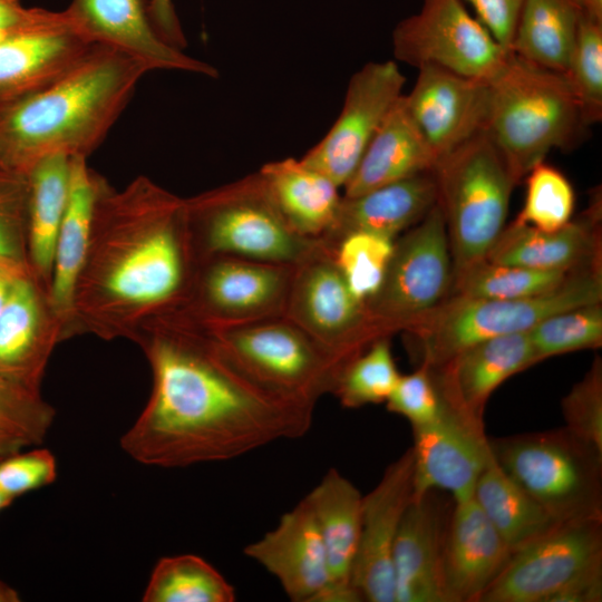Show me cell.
<instances>
[{
    "instance_id": "1",
    "label": "cell",
    "mask_w": 602,
    "mask_h": 602,
    "mask_svg": "<svg viewBox=\"0 0 602 602\" xmlns=\"http://www.w3.org/2000/svg\"><path fill=\"white\" fill-rule=\"evenodd\" d=\"M132 340L153 373L146 406L120 437L137 463L178 468L224 462L311 428L315 406L260 385L207 326L181 310L149 318Z\"/></svg>"
},
{
    "instance_id": "2",
    "label": "cell",
    "mask_w": 602,
    "mask_h": 602,
    "mask_svg": "<svg viewBox=\"0 0 602 602\" xmlns=\"http://www.w3.org/2000/svg\"><path fill=\"white\" fill-rule=\"evenodd\" d=\"M196 266L185 198L146 176L123 190L104 178L75 291L74 336L132 340L184 300Z\"/></svg>"
},
{
    "instance_id": "3",
    "label": "cell",
    "mask_w": 602,
    "mask_h": 602,
    "mask_svg": "<svg viewBox=\"0 0 602 602\" xmlns=\"http://www.w3.org/2000/svg\"><path fill=\"white\" fill-rule=\"evenodd\" d=\"M146 72L136 59L96 45L50 86L0 108V166L28 176L51 155L88 158Z\"/></svg>"
},
{
    "instance_id": "4",
    "label": "cell",
    "mask_w": 602,
    "mask_h": 602,
    "mask_svg": "<svg viewBox=\"0 0 602 602\" xmlns=\"http://www.w3.org/2000/svg\"><path fill=\"white\" fill-rule=\"evenodd\" d=\"M589 128L562 72L511 52L488 80L485 130L520 181L552 149L580 145Z\"/></svg>"
},
{
    "instance_id": "5",
    "label": "cell",
    "mask_w": 602,
    "mask_h": 602,
    "mask_svg": "<svg viewBox=\"0 0 602 602\" xmlns=\"http://www.w3.org/2000/svg\"><path fill=\"white\" fill-rule=\"evenodd\" d=\"M431 173L454 276L487 258L506 226L511 195L521 181L485 129L440 156Z\"/></svg>"
},
{
    "instance_id": "6",
    "label": "cell",
    "mask_w": 602,
    "mask_h": 602,
    "mask_svg": "<svg viewBox=\"0 0 602 602\" xmlns=\"http://www.w3.org/2000/svg\"><path fill=\"white\" fill-rule=\"evenodd\" d=\"M601 265L573 271L557 287L527 298L476 299L450 294L406 331L419 365L436 368L479 341L527 332L553 313L601 302Z\"/></svg>"
},
{
    "instance_id": "7",
    "label": "cell",
    "mask_w": 602,
    "mask_h": 602,
    "mask_svg": "<svg viewBox=\"0 0 602 602\" xmlns=\"http://www.w3.org/2000/svg\"><path fill=\"white\" fill-rule=\"evenodd\" d=\"M197 263L213 256L295 264L317 240L284 220L260 172L185 198Z\"/></svg>"
},
{
    "instance_id": "8",
    "label": "cell",
    "mask_w": 602,
    "mask_h": 602,
    "mask_svg": "<svg viewBox=\"0 0 602 602\" xmlns=\"http://www.w3.org/2000/svg\"><path fill=\"white\" fill-rule=\"evenodd\" d=\"M488 441L504 472L557 522L602 520V454L566 428Z\"/></svg>"
},
{
    "instance_id": "9",
    "label": "cell",
    "mask_w": 602,
    "mask_h": 602,
    "mask_svg": "<svg viewBox=\"0 0 602 602\" xmlns=\"http://www.w3.org/2000/svg\"><path fill=\"white\" fill-rule=\"evenodd\" d=\"M207 327L255 381L290 400L315 406L322 396L333 392L344 369L284 315Z\"/></svg>"
},
{
    "instance_id": "10",
    "label": "cell",
    "mask_w": 602,
    "mask_h": 602,
    "mask_svg": "<svg viewBox=\"0 0 602 602\" xmlns=\"http://www.w3.org/2000/svg\"><path fill=\"white\" fill-rule=\"evenodd\" d=\"M452 284L450 245L441 208L436 203L395 240L385 280L366 301L378 337L409 330L449 297Z\"/></svg>"
},
{
    "instance_id": "11",
    "label": "cell",
    "mask_w": 602,
    "mask_h": 602,
    "mask_svg": "<svg viewBox=\"0 0 602 602\" xmlns=\"http://www.w3.org/2000/svg\"><path fill=\"white\" fill-rule=\"evenodd\" d=\"M284 317L344 368L379 339L366 302L351 292L336 262L334 251L319 240L293 264Z\"/></svg>"
},
{
    "instance_id": "12",
    "label": "cell",
    "mask_w": 602,
    "mask_h": 602,
    "mask_svg": "<svg viewBox=\"0 0 602 602\" xmlns=\"http://www.w3.org/2000/svg\"><path fill=\"white\" fill-rule=\"evenodd\" d=\"M391 39L396 60L417 69L436 66L486 81L511 54L469 14L463 0H424L417 13L395 27Z\"/></svg>"
},
{
    "instance_id": "13",
    "label": "cell",
    "mask_w": 602,
    "mask_h": 602,
    "mask_svg": "<svg viewBox=\"0 0 602 602\" xmlns=\"http://www.w3.org/2000/svg\"><path fill=\"white\" fill-rule=\"evenodd\" d=\"M292 274L293 264L208 258L197 263L184 300L173 309L210 327L282 317Z\"/></svg>"
},
{
    "instance_id": "14",
    "label": "cell",
    "mask_w": 602,
    "mask_h": 602,
    "mask_svg": "<svg viewBox=\"0 0 602 602\" xmlns=\"http://www.w3.org/2000/svg\"><path fill=\"white\" fill-rule=\"evenodd\" d=\"M602 520L559 523L513 552L479 602H548L567 583L602 564Z\"/></svg>"
},
{
    "instance_id": "15",
    "label": "cell",
    "mask_w": 602,
    "mask_h": 602,
    "mask_svg": "<svg viewBox=\"0 0 602 602\" xmlns=\"http://www.w3.org/2000/svg\"><path fill=\"white\" fill-rule=\"evenodd\" d=\"M406 77L396 60L371 61L350 78L343 105L322 139L301 159L343 187L369 142L404 95Z\"/></svg>"
},
{
    "instance_id": "16",
    "label": "cell",
    "mask_w": 602,
    "mask_h": 602,
    "mask_svg": "<svg viewBox=\"0 0 602 602\" xmlns=\"http://www.w3.org/2000/svg\"><path fill=\"white\" fill-rule=\"evenodd\" d=\"M95 46L72 27L65 10L36 8L0 40V108L50 86Z\"/></svg>"
},
{
    "instance_id": "17",
    "label": "cell",
    "mask_w": 602,
    "mask_h": 602,
    "mask_svg": "<svg viewBox=\"0 0 602 602\" xmlns=\"http://www.w3.org/2000/svg\"><path fill=\"white\" fill-rule=\"evenodd\" d=\"M412 496L441 489L450 493L454 502L472 498L491 454L483 423L444 399L440 414L428 424L412 427Z\"/></svg>"
},
{
    "instance_id": "18",
    "label": "cell",
    "mask_w": 602,
    "mask_h": 602,
    "mask_svg": "<svg viewBox=\"0 0 602 602\" xmlns=\"http://www.w3.org/2000/svg\"><path fill=\"white\" fill-rule=\"evenodd\" d=\"M414 454L409 448L362 497L361 527L351 584L362 601L396 602L392 551L402 515L412 497Z\"/></svg>"
},
{
    "instance_id": "19",
    "label": "cell",
    "mask_w": 602,
    "mask_h": 602,
    "mask_svg": "<svg viewBox=\"0 0 602 602\" xmlns=\"http://www.w3.org/2000/svg\"><path fill=\"white\" fill-rule=\"evenodd\" d=\"M65 12L81 36L136 59L148 71L219 75L212 65L161 38L149 16V0H71Z\"/></svg>"
},
{
    "instance_id": "20",
    "label": "cell",
    "mask_w": 602,
    "mask_h": 602,
    "mask_svg": "<svg viewBox=\"0 0 602 602\" xmlns=\"http://www.w3.org/2000/svg\"><path fill=\"white\" fill-rule=\"evenodd\" d=\"M408 111L437 159L485 129L488 81L423 66L409 94Z\"/></svg>"
},
{
    "instance_id": "21",
    "label": "cell",
    "mask_w": 602,
    "mask_h": 602,
    "mask_svg": "<svg viewBox=\"0 0 602 602\" xmlns=\"http://www.w3.org/2000/svg\"><path fill=\"white\" fill-rule=\"evenodd\" d=\"M61 340L48 291L29 270L16 281L0 314V376L40 392L51 352Z\"/></svg>"
},
{
    "instance_id": "22",
    "label": "cell",
    "mask_w": 602,
    "mask_h": 602,
    "mask_svg": "<svg viewBox=\"0 0 602 602\" xmlns=\"http://www.w3.org/2000/svg\"><path fill=\"white\" fill-rule=\"evenodd\" d=\"M243 553L275 576L291 601L321 602L330 584L324 545L304 498Z\"/></svg>"
},
{
    "instance_id": "23",
    "label": "cell",
    "mask_w": 602,
    "mask_h": 602,
    "mask_svg": "<svg viewBox=\"0 0 602 602\" xmlns=\"http://www.w3.org/2000/svg\"><path fill=\"white\" fill-rule=\"evenodd\" d=\"M454 503L441 551L446 602H479L512 551L473 497Z\"/></svg>"
},
{
    "instance_id": "24",
    "label": "cell",
    "mask_w": 602,
    "mask_h": 602,
    "mask_svg": "<svg viewBox=\"0 0 602 602\" xmlns=\"http://www.w3.org/2000/svg\"><path fill=\"white\" fill-rule=\"evenodd\" d=\"M534 365L527 331L479 341L430 369L447 404L483 423L491 395L505 380Z\"/></svg>"
},
{
    "instance_id": "25",
    "label": "cell",
    "mask_w": 602,
    "mask_h": 602,
    "mask_svg": "<svg viewBox=\"0 0 602 602\" xmlns=\"http://www.w3.org/2000/svg\"><path fill=\"white\" fill-rule=\"evenodd\" d=\"M601 198L554 231L512 222L485 260L538 270L572 272L601 264Z\"/></svg>"
},
{
    "instance_id": "26",
    "label": "cell",
    "mask_w": 602,
    "mask_h": 602,
    "mask_svg": "<svg viewBox=\"0 0 602 602\" xmlns=\"http://www.w3.org/2000/svg\"><path fill=\"white\" fill-rule=\"evenodd\" d=\"M445 526L435 491L411 497L392 551L396 602H446L441 577Z\"/></svg>"
},
{
    "instance_id": "27",
    "label": "cell",
    "mask_w": 602,
    "mask_h": 602,
    "mask_svg": "<svg viewBox=\"0 0 602 602\" xmlns=\"http://www.w3.org/2000/svg\"><path fill=\"white\" fill-rule=\"evenodd\" d=\"M104 177L87 158L70 157L69 193L58 232L48 298L64 340L74 336V299L91 234L96 200Z\"/></svg>"
},
{
    "instance_id": "28",
    "label": "cell",
    "mask_w": 602,
    "mask_h": 602,
    "mask_svg": "<svg viewBox=\"0 0 602 602\" xmlns=\"http://www.w3.org/2000/svg\"><path fill=\"white\" fill-rule=\"evenodd\" d=\"M437 203L431 172L389 183L353 197L342 195L331 226L317 240L334 251L353 232H371L396 239L418 223Z\"/></svg>"
},
{
    "instance_id": "29",
    "label": "cell",
    "mask_w": 602,
    "mask_h": 602,
    "mask_svg": "<svg viewBox=\"0 0 602 602\" xmlns=\"http://www.w3.org/2000/svg\"><path fill=\"white\" fill-rule=\"evenodd\" d=\"M362 497L359 489L336 468H330L304 497L317 521L329 565L330 584L321 602L362 601L351 584Z\"/></svg>"
},
{
    "instance_id": "30",
    "label": "cell",
    "mask_w": 602,
    "mask_h": 602,
    "mask_svg": "<svg viewBox=\"0 0 602 602\" xmlns=\"http://www.w3.org/2000/svg\"><path fill=\"white\" fill-rule=\"evenodd\" d=\"M437 157L399 98L369 142L356 171L343 186L346 197L431 172Z\"/></svg>"
},
{
    "instance_id": "31",
    "label": "cell",
    "mask_w": 602,
    "mask_h": 602,
    "mask_svg": "<svg viewBox=\"0 0 602 602\" xmlns=\"http://www.w3.org/2000/svg\"><path fill=\"white\" fill-rule=\"evenodd\" d=\"M259 172L292 230L318 239L331 226L342 198L331 179L292 157L266 163Z\"/></svg>"
},
{
    "instance_id": "32",
    "label": "cell",
    "mask_w": 602,
    "mask_h": 602,
    "mask_svg": "<svg viewBox=\"0 0 602 602\" xmlns=\"http://www.w3.org/2000/svg\"><path fill=\"white\" fill-rule=\"evenodd\" d=\"M70 177V157L51 155L28 174L30 186L28 262L32 274L49 291L55 249L65 214Z\"/></svg>"
},
{
    "instance_id": "33",
    "label": "cell",
    "mask_w": 602,
    "mask_h": 602,
    "mask_svg": "<svg viewBox=\"0 0 602 602\" xmlns=\"http://www.w3.org/2000/svg\"><path fill=\"white\" fill-rule=\"evenodd\" d=\"M473 498L512 553L560 523L504 472L492 450Z\"/></svg>"
},
{
    "instance_id": "34",
    "label": "cell",
    "mask_w": 602,
    "mask_h": 602,
    "mask_svg": "<svg viewBox=\"0 0 602 602\" xmlns=\"http://www.w3.org/2000/svg\"><path fill=\"white\" fill-rule=\"evenodd\" d=\"M583 12L582 0H524L511 52L563 74Z\"/></svg>"
},
{
    "instance_id": "35",
    "label": "cell",
    "mask_w": 602,
    "mask_h": 602,
    "mask_svg": "<svg viewBox=\"0 0 602 602\" xmlns=\"http://www.w3.org/2000/svg\"><path fill=\"white\" fill-rule=\"evenodd\" d=\"M234 586L194 554L162 557L143 593L144 602H233Z\"/></svg>"
},
{
    "instance_id": "36",
    "label": "cell",
    "mask_w": 602,
    "mask_h": 602,
    "mask_svg": "<svg viewBox=\"0 0 602 602\" xmlns=\"http://www.w3.org/2000/svg\"><path fill=\"white\" fill-rule=\"evenodd\" d=\"M572 272L483 260L453 276L450 294L476 299L527 298L557 287Z\"/></svg>"
},
{
    "instance_id": "37",
    "label": "cell",
    "mask_w": 602,
    "mask_h": 602,
    "mask_svg": "<svg viewBox=\"0 0 602 602\" xmlns=\"http://www.w3.org/2000/svg\"><path fill=\"white\" fill-rule=\"evenodd\" d=\"M399 377L390 337L379 338L343 369L332 395L350 409L386 402Z\"/></svg>"
},
{
    "instance_id": "38",
    "label": "cell",
    "mask_w": 602,
    "mask_h": 602,
    "mask_svg": "<svg viewBox=\"0 0 602 602\" xmlns=\"http://www.w3.org/2000/svg\"><path fill=\"white\" fill-rule=\"evenodd\" d=\"M528 337L536 363L567 352L600 348L602 304H585L553 313L537 322Z\"/></svg>"
},
{
    "instance_id": "39",
    "label": "cell",
    "mask_w": 602,
    "mask_h": 602,
    "mask_svg": "<svg viewBox=\"0 0 602 602\" xmlns=\"http://www.w3.org/2000/svg\"><path fill=\"white\" fill-rule=\"evenodd\" d=\"M590 127L602 118V19L582 14L574 46L563 72Z\"/></svg>"
},
{
    "instance_id": "40",
    "label": "cell",
    "mask_w": 602,
    "mask_h": 602,
    "mask_svg": "<svg viewBox=\"0 0 602 602\" xmlns=\"http://www.w3.org/2000/svg\"><path fill=\"white\" fill-rule=\"evenodd\" d=\"M525 177L524 204L514 222L542 231H554L573 219L575 193L561 171L541 162Z\"/></svg>"
},
{
    "instance_id": "41",
    "label": "cell",
    "mask_w": 602,
    "mask_h": 602,
    "mask_svg": "<svg viewBox=\"0 0 602 602\" xmlns=\"http://www.w3.org/2000/svg\"><path fill=\"white\" fill-rule=\"evenodd\" d=\"M395 240L371 232H353L337 244L336 262L358 299L366 302L380 289L394 252Z\"/></svg>"
},
{
    "instance_id": "42",
    "label": "cell",
    "mask_w": 602,
    "mask_h": 602,
    "mask_svg": "<svg viewBox=\"0 0 602 602\" xmlns=\"http://www.w3.org/2000/svg\"><path fill=\"white\" fill-rule=\"evenodd\" d=\"M29 204L28 176L0 166V262L29 266Z\"/></svg>"
},
{
    "instance_id": "43",
    "label": "cell",
    "mask_w": 602,
    "mask_h": 602,
    "mask_svg": "<svg viewBox=\"0 0 602 602\" xmlns=\"http://www.w3.org/2000/svg\"><path fill=\"white\" fill-rule=\"evenodd\" d=\"M56 410L41 396L0 376V429L29 446L40 445L47 436Z\"/></svg>"
},
{
    "instance_id": "44",
    "label": "cell",
    "mask_w": 602,
    "mask_h": 602,
    "mask_svg": "<svg viewBox=\"0 0 602 602\" xmlns=\"http://www.w3.org/2000/svg\"><path fill=\"white\" fill-rule=\"evenodd\" d=\"M566 429L602 454V362L596 358L585 376L562 399Z\"/></svg>"
},
{
    "instance_id": "45",
    "label": "cell",
    "mask_w": 602,
    "mask_h": 602,
    "mask_svg": "<svg viewBox=\"0 0 602 602\" xmlns=\"http://www.w3.org/2000/svg\"><path fill=\"white\" fill-rule=\"evenodd\" d=\"M443 396L431 369L425 365L407 375H400L386 400L387 409L406 418L411 427L434 420L441 411Z\"/></svg>"
},
{
    "instance_id": "46",
    "label": "cell",
    "mask_w": 602,
    "mask_h": 602,
    "mask_svg": "<svg viewBox=\"0 0 602 602\" xmlns=\"http://www.w3.org/2000/svg\"><path fill=\"white\" fill-rule=\"evenodd\" d=\"M57 477V460L46 448L16 453L0 459V492L11 498L45 487Z\"/></svg>"
},
{
    "instance_id": "47",
    "label": "cell",
    "mask_w": 602,
    "mask_h": 602,
    "mask_svg": "<svg viewBox=\"0 0 602 602\" xmlns=\"http://www.w3.org/2000/svg\"><path fill=\"white\" fill-rule=\"evenodd\" d=\"M466 1L474 7L478 20L487 28L495 40L511 52L512 41L524 0Z\"/></svg>"
},
{
    "instance_id": "48",
    "label": "cell",
    "mask_w": 602,
    "mask_h": 602,
    "mask_svg": "<svg viewBox=\"0 0 602 602\" xmlns=\"http://www.w3.org/2000/svg\"><path fill=\"white\" fill-rule=\"evenodd\" d=\"M602 600V564L579 575L557 591L548 602H600Z\"/></svg>"
},
{
    "instance_id": "49",
    "label": "cell",
    "mask_w": 602,
    "mask_h": 602,
    "mask_svg": "<svg viewBox=\"0 0 602 602\" xmlns=\"http://www.w3.org/2000/svg\"><path fill=\"white\" fill-rule=\"evenodd\" d=\"M149 16L163 40L179 49L186 46V38L173 0H149Z\"/></svg>"
},
{
    "instance_id": "50",
    "label": "cell",
    "mask_w": 602,
    "mask_h": 602,
    "mask_svg": "<svg viewBox=\"0 0 602 602\" xmlns=\"http://www.w3.org/2000/svg\"><path fill=\"white\" fill-rule=\"evenodd\" d=\"M36 8H26L20 0H0V33L11 31L35 13Z\"/></svg>"
},
{
    "instance_id": "51",
    "label": "cell",
    "mask_w": 602,
    "mask_h": 602,
    "mask_svg": "<svg viewBox=\"0 0 602 602\" xmlns=\"http://www.w3.org/2000/svg\"><path fill=\"white\" fill-rule=\"evenodd\" d=\"M27 265L0 262V314L18 278L29 271Z\"/></svg>"
},
{
    "instance_id": "52",
    "label": "cell",
    "mask_w": 602,
    "mask_h": 602,
    "mask_svg": "<svg viewBox=\"0 0 602 602\" xmlns=\"http://www.w3.org/2000/svg\"><path fill=\"white\" fill-rule=\"evenodd\" d=\"M29 446L23 439L0 429V459L20 452Z\"/></svg>"
},
{
    "instance_id": "53",
    "label": "cell",
    "mask_w": 602,
    "mask_h": 602,
    "mask_svg": "<svg viewBox=\"0 0 602 602\" xmlns=\"http://www.w3.org/2000/svg\"><path fill=\"white\" fill-rule=\"evenodd\" d=\"M584 11L590 16L602 19V0H582Z\"/></svg>"
},
{
    "instance_id": "54",
    "label": "cell",
    "mask_w": 602,
    "mask_h": 602,
    "mask_svg": "<svg viewBox=\"0 0 602 602\" xmlns=\"http://www.w3.org/2000/svg\"><path fill=\"white\" fill-rule=\"evenodd\" d=\"M20 601L18 593L0 581V602H17Z\"/></svg>"
},
{
    "instance_id": "55",
    "label": "cell",
    "mask_w": 602,
    "mask_h": 602,
    "mask_svg": "<svg viewBox=\"0 0 602 602\" xmlns=\"http://www.w3.org/2000/svg\"><path fill=\"white\" fill-rule=\"evenodd\" d=\"M13 502V498L0 492V511L9 506Z\"/></svg>"
},
{
    "instance_id": "56",
    "label": "cell",
    "mask_w": 602,
    "mask_h": 602,
    "mask_svg": "<svg viewBox=\"0 0 602 602\" xmlns=\"http://www.w3.org/2000/svg\"><path fill=\"white\" fill-rule=\"evenodd\" d=\"M11 31H12V30H11ZM9 32H10V31L0 33V40L3 39Z\"/></svg>"
}]
</instances>
